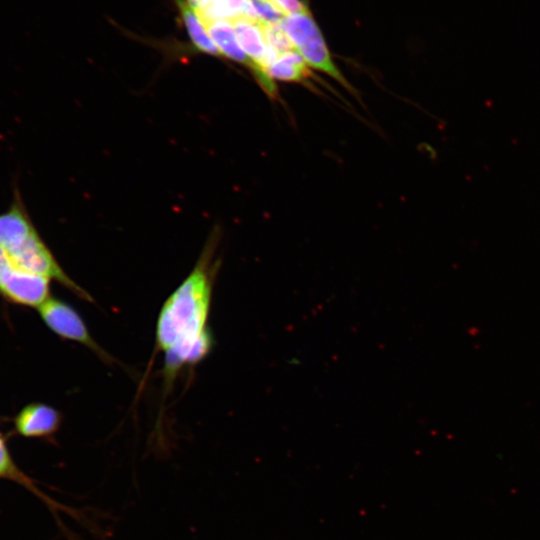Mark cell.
I'll use <instances>...</instances> for the list:
<instances>
[{
	"label": "cell",
	"mask_w": 540,
	"mask_h": 540,
	"mask_svg": "<svg viewBox=\"0 0 540 540\" xmlns=\"http://www.w3.org/2000/svg\"><path fill=\"white\" fill-rule=\"evenodd\" d=\"M216 237H210L196 265L164 302L156 324V347L165 355L164 375L172 379L182 368L200 362L212 348L208 329Z\"/></svg>",
	"instance_id": "1"
},
{
	"label": "cell",
	"mask_w": 540,
	"mask_h": 540,
	"mask_svg": "<svg viewBox=\"0 0 540 540\" xmlns=\"http://www.w3.org/2000/svg\"><path fill=\"white\" fill-rule=\"evenodd\" d=\"M0 246L20 269L55 280L85 301L90 294L62 269L36 229L17 188L9 207L0 213Z\"/></svg>",
	"instance_id": "2"
},
{
	"label": "cell",
	"mask_w": 540,
	"mask_h": 540,
	"mask_svg": "<svg viewBox=\"0 0 540 540\" xmlns=\"http://www.w3.org/2000/svg\"><path fill=\"white\" fill-rule=\"evenodd\" d=\"M280 25L307 65L326 73L355 95L354 88L333 62L322 33L310 12L286 15Z\"/></svg>",
	"instance_id": "3"
},
{
	"label": "cell",
	"mask_w": 540,
	"mask_h": 540,
	"mask_svg": "<svg viewBox=\"0 0 540 540\" xmlns=\"http://www.w3.org/2000/svg\"><path fill=\"white\" fill-rule=\"evenodd\" d=\"M50 281L17 267L0 246V295L5 299L38 308L50 297Z\"/></svg>",
	"instance_id": "4"
},
{
	"label": "cell",
	"mask_w": 540,
	"mask_h": 540,
	"mask_svg": "<svg viewBox=\"0 0 540 540\" xmlns=\"http://www.w3.org/2000/svg\"><path fill=\"white\" fill-rule=\"evenodd\" d=\"M37 309L41 319L55 334L63 339L82 344L103 360L111 359L90 335L84 320L72 306L49 297Z\"/></svg>",
	"instance_id": "5"
},
{
	"label": "cell",
	"mask_w": 540,
	"mask_h": 540,
	"mask_svg": "<svg viewBox=\"0 0 540 540\" xmlns=\"http://www.w3.org/2000/svg\"><path fill=\"white\" fill-rule=\"evenodd\" d=\"M61 414L55 408L32 403L25 406L15 417L17 432L29 438H41L53 435L60 427Z\"/></svg>",
	"instance_id": "6"
},
{
	"label": "cell",
	"mask_w": 540,
	"mask_h": 540,
	"mask_svg": "<svg viewBox=\"0 0 540 540\" xmlns=\"http://www.w3.org/2000/svg\"><path fill=\"white\" fill-rule=\"evenodd\" d=\"M203 23L221 56L245 65L252 71L253 64L239 45L230 20L221 19Z\"/></svg>",
	"instance_id": "7"
},
{
	"label": "cell",
	"mask_w": 540,
	"mask_h": 540,
	"mask_svg": "<svg viewBox=\"0 0 540 540\" xmlns=\"http://www.w3.org/2000/svg\"><path fill=\"white\" fill-rule=\"evenodd\" d=\"M183 22L194 46L201 52L213 56H221L219 50L210 38L205 24L195 8L188 0H176Z\"/></svg>",
	"instance_id": "8"
},
{
	"label": "cell",
	"mask_w": 540,
	"mask_h": 540,
	"mask_svg": "<svg viewBox=\"0 0 540 540\" xmlns=\"http://www.w3.org/2000/svg\"><path fill=\"white\" fill-rule=\"evenodd\" d=\"M267 73L273 80L287 82H305L310 75L307 63L296 50L279 55L268 66Z\"/></svg>",
	"instance_id": "9"
},
{
	"label": "cell",
	"mask_w": 540,
	"mask_h": 540,
	"mask_svg": "<svg viewBox=\"0 0 540 540\" xmlns=\"http://www.w3.org/2000/svg\"><path fill=\"white\" fill-rule=\"evenodd\" d=\"M0 478H6V479L16 481L26 486L33 492L38 491L35 488V486L30 482L29 478L26 475H24L15 465L7 449L5 441L1 435H0Z\"/></svg>",
	"instance_id": "10"
},
{
	"label": "cell",
	"mask_w": 540,
	"mask_h": 540,
	"mask_svg": "<svg viewBox=\"0 0 540 540\" xmlns=\"http://www.w3.org/2000/svg\"><path fill=\"white\" fill-rule=\"evenodd\" d=\"M262 24L267 45L277 56L295 50L280 22Z\"/></svg>",
	"instance_id": "11"
},
{
	"label": "cell",
	"mask_w": 540,
	"mask_h": 540,
	"mask_svg": "<svg viewBox=\"0 0 540 540\" xmlns=\"http://www.w3.org/2000/svg\"><path fill=\"white\" fill-rule=\"evenodd\" d=\"M251 18L261 23H279L284 14L268 0H250Z\"/></svg>",
	"instance_id": "12"
},
{
	"label": "cell",
	"mask_w": 540,
	"mask_h": 540,
	"mask_svg": "<svg viewBox=\"0 0 540 540\" xmlns=\"http://www.w3.org/2000/svg\"><path fill=\"white\" fill-rule=\"evenodd\" d=\"M285 16L296 13H308L309 9L301 0H268Z\"/></svg>",
	"instance_id": "13"
}]
</instances>
